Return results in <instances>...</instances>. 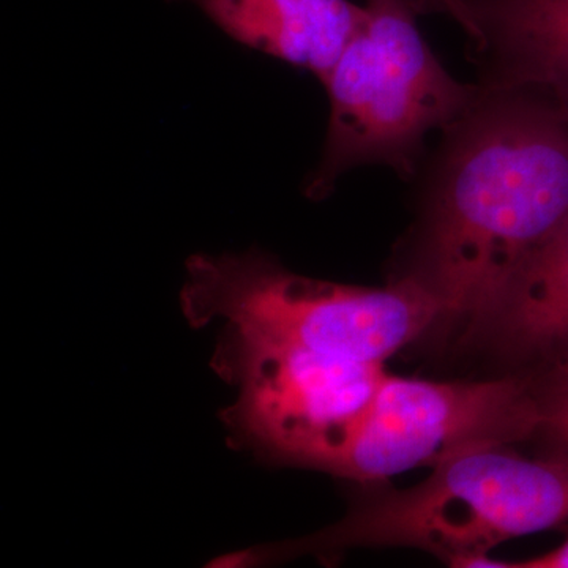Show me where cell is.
Masks as SVG:
<instances>
[{
  "label": "cell",
  "mask_w": 568,
  "mask_h": 568,
  "mask_svg": "<svg viewBox=\"0 0 568 568\" xmlns=\"http://www.w3.org/2000/svg\"><path fill=\"white\" fill-rule=\"evenodd\" d=\"M447 130L407 275L436 295L443 323L470 336L568 216V114L480 89Z\"/></svg>",
  "instance_id": "obj_1"
},
{
  "label": "cell",
  "mask_w": 568,
  "mask_h": 568,
  "mask_svg": "<svg viewBox=\"0 0 568 568\" xmlns=\"http://www.w3.org/2000/svg\"><path fill=\"white\" fill-rule=\"evenodd\" d=\"M432 469L416 487L362 497L342 521L313 536L235 551L231 560L256 567L402 547L424 549L452 567H514L489 558V551L568 523V459L523 457L507 444H484Z\"/></svg>",
  "instance_id": "obj_2"
},
{
  "label": "cell",
  "mask_w": 568,
  "mask_h": 568,
  "mask_svg": "<svg viewBox=\"0 0 568 568\" xmlns=\"http://www.w3.org/2000/svg\"><path fill=\"white\" fill-rule=\"evenodd\" d=\"M181 302L194 327L220 320L223 335L364 364H384L443 323L440 302L413 275L386 287L324 282L261 250L194 254Z\"/></svg>",
  "instance_id": "obj_3"
},
{
  "label": "cell",
  "mask_w": 568,
  "mask_h": 568,
  "mask_svg": "<svg viewBox=\"0 0 568 568\" xmlns=\"http://www.w3.org/2000/svg\"><path fill=\"white\" fill-rule=\"evenodd\" d=\"M405 0H368L323 82L331 100L324 153L308 193L324 196L353 168L383 163L410 173L426 134L448 129L480 89L447 73Z\"/></svg>",
  "instance_id": "obj_4"
},
{
  "label": "cell",
  "mask_w": 568,
  "mask_h": 568,
  "mask_svg": "<svg viewBox=\"0 0 568 568\" xmlns=\"http://www.w3.org/2000/svg\"><path fill=\"white\" fill-rule=\"evenodd\" d=\"M212 366L239 388L222 414L237 446L334 476L387 375L384 364L223 334Z\"/></svg>",
  "instance_id": "obj_5"
},
{
  "label": "cell",
  "mask_w": 568,
  "mask_h": 568,
  "mask_svg": "<svg viewBox=\"0 0 568 568\" xmlns=\"http://www.w3.org/2000/svg\"><path fill=\"white\" fill-rule=\"evenodd\" d=\"M538 422L532 377L433 383L386 375L335 476L386 480L466 448L532 439Z\"/></svg>",
  "instance_id": "obj_6"
},
{
  "label": "cell",
  "mask_w": 568,
  "mask_h": 568,
  "mask_svg": "<svg viewBox=\"0 0 568 568\" xmlns=\"http://www.w3.org/2000/svg\"><path fill=\"white\" fill-rule=\"evenodd\" d=\"M488 70L485 91L529 93L568 114V0H448Z\"/></svg>",
  "instance_id": "obj_7"
},
{
  "label": "cell",
  "mask_w": 568,
  "mask_h": 568,
  "mask_svg": "<svg viewBox=\"0 0 568 568\" xmlns=\"http://www.w3.org/2000/svg\"><path fill=\"white\" fill-rule=\"evenodd\" d=\"M197 7L237 43L312 71L321 81L338 61L364 7L349 0H173Z\"/></svg>",
  "instance_id": "obj_8"
},
{
  "label": "cell",
  "mask_w": 568,
  "mask_h": 568,
  "mask_svg": "<svg viewBox=\"0 0 568 568\" xmlns=\"http://www.w3.org/2000/svg\"><path fill=\"white\" fill-rule=\"evenodd\" d=\"M476 335L540 368L568 362V216L519 268Z\"/></svg>",
  "instance_id": "obj_9"
},
{
  "label": "cell",
  "mask_w": 568,
  "mask_h": 568,
  "mask_svg": "<svg viewBox=\"0 0 568 568\" xmlns=\"http://www.w3.org/2000/svg\"><path fill=\"white\" fill-rule=\"evenodd\" d=\"M530 377L540 413L536 439L547 457L568 459V362L545 366Z\"/></svg>",
  "instance_id": "obj_10"
},
{
  "label": "cell",
  "mask_w": 568,
  "mask_h": 568,
  "mask_svg": "<svg viewBox=\"0 0 568 568\" xmlns=\"http://www.w3.org/2000/svg\"><path fill=\"white\" fill-rule=\"evenodd\" d=\"M514 568H568V538L560 547L537 558L514 562Z\"/></svg>",
  "instance_id": "obj_11"
},
{
  "label": "cell",
  "mask_w": 568,
  "mask_h": 568,
  "mask_svg": "<svg viewBox=\"0 0 568 568\" xmlns=\"http://www.w3.org/2000/svg\"><path fill=\"white\" fill-rule=\"evenodd\" d=\"M417 14L420 13H444L446 14L447 0H405Z\"/></svg>",
  "instance_id": "obj_12"
}]
</instances>
